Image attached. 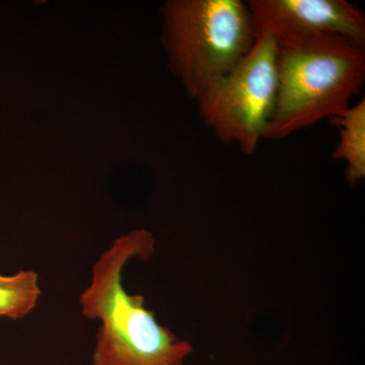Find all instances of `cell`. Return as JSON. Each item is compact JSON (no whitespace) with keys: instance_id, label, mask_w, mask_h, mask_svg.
Wrapping results in <instances>:
<instances>
[{"instance_id":"cell-3","label":"cell","mask_w":365,"mask_h":365,"mask_svg":"<svg viewBox=\"0 0 365 365\" xmlns=\"http://www.w3.org/2000/svg\"><path fill=\"white\" fill-rule=\"evenodd\" d=\"M163 16L170 68L194 98L248 54L258 34L242 0H173Z\"/></svg>"},{"instance_id":"cell-4","label":"cell","mask_w":365,"mask_h":365,"mask_svg":"<svg viewBox=\"0 0 365 365\" xmlns=\"http://www.w3.org/2000/svg\"><path fill=\"white\" fill-rule=\"evenodd\" d=\"M276 56L275 36L259 28L248 54L196 98L206 126L222 143L235 144L247 155H253L265 139L272 116Z\"/></svg>"},{"instance_id":"cell-5","label":"cell","mask_w":365,"mask_h":365,"mask_svg":"<svg viewBox=\"0 0 365 365\" xmlns=\"http://www.w3.org/2000/svg\"><path fill=\"white\" fill-rule=\"evenodd\" d=\"M257 29L275 38L338 36L365 44V16L348 0H248Z\"/></svg>"},{"instance_id":"cell-2","label":"cell","mask_w":365,"mask_h":365,"mask_svg":"<svg viewBox=\"0 0 365 365\" xmlns=\"http://www.w3.org/2000/svg\"><path fill=\"white\" fill-rule=\"evenodd\" d=\"M275 39L277 93L265 134L270 140L339 116L365 81L362 43L329 35Z\"/></svg>"},{"instance_id":"cell-8","label":"cell","mask_w":365,"mask_h":365,"mask_svg":"<svg viewBox=\"0 0 365 365\" xmlns=\"http://www.w3.org/2000/svg\"><path fill=\"white\" fill-rule=\"evenodd\" d=\"M90 365H95V364H91Z\"/></svg>"},{"instance_id":"cell-7","label":"cell","mask_w":365,"mask_h":365,"mask_svg":"<svg viewBox=\"0 0 365 365\" xmlns=\"http://www.w3.org/2000/svg\"><path fill=\"white\" fill-rule=\"evenodd\" d=\"M39 275L33 270L0 273V318L19 321L26 318L39 302Z\"/></svg>"},{"instance_id":"cell-6","label":"cell","mask_w":365,"mask_h":365,"mask_svg":"<svg viewBox=\"0 0 365 365\" xmlns=\"http://www.w3.org/2000/svg\"><path fill=\"white\" fill-rule=\"evenodd\" d=\"M331 120L339 131V143L334 150V160L346 163V178L350 184H355L365 177L364 97Z\"/></svg>"},{"instance_id":"cell-1","label":"cell","mask_w":365,"mask_h":365,"mask_svg":"<svg viewBox=\"0 0 365 365\" xmlns=\"http://www.w3.org/2000/svg\"><path fill=\"white\" fill-rule=\"evenodd\" d=\"M155 242L148 230L121 235L98 257L88 287L79 297L81 314L100 322L91 364L95 365H184L193 348L158 324L144 306L143 295L130 294L122 283L133 259L148 260Z\"/></svg>"}]
</instances>
